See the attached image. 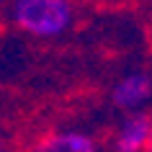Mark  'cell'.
<instances>
[{"mask_svg":"<svg viewBox=\"0 0 152 152\" xmlns=\"http://www.w3.org/2000/svg\"><path fill=\"white\" fill-rule=\"evenodd\" d=\"M150 98H152V77L147 72H132L126 77H121L111 90L113 106L126 113L139 111Z\"/></svg>","mask_w":152,"mask_h":152,"instance_id":"obj_2","label":"cell"},{"mask_svg":"<svg viewBox=\"0 0 152 152\" xmlns=\"http://www.w3.org/2000/svg\"><path fill=\"white\" fill-rule=\"evenodd\" d=\"M144 152H152V126H150V137H147V147H144Z\"/></svg>","mask_w":152,"mask_h":152,"instance_id":"obj_6","label":"cell"},{"mask_svg":"<svg viewBox=\"0 0 152 152\" xmlns=\"http://www.w3.org/2000/svg\"><path fill=\"white\" fill-rule=\"evenodd\" d=\"M152 119L144 113H129L119 126V134L113 139V152H144L147 137H150Z\"/></svg>","mask_w":152,"mask_h":152,"instance_id":"obj_3","label":"cell"},{"mask_svg":"<svg viewBox=\"0 0 152 152\" xmlns=\"http://www.w3.org/2000/svg\"><path fill=\"white\" fill-rule=\"evenodd\" d=\"M8 16L23 34L52 39L70 28L75 10L70 0H10Z\"/></svg>","mask_w":152,"mask_h":152,"instance_id":"obj_1","label":"cell"},{"mask_svg":"<svg viewBox=\"0 0 152 152\" xmlns=\"http://www.w3.org/2000/svg\"><path fill=\"white\" fill-rule=\"evenodd\" d=\"M0 152H10V147H8V139L0 134Z\"/></svg>","mask_w":152,"mask_h":152,"instance_id":"obj_5","label":"cell"},{"mask_svg":"<svg viewBox=\"0 0 152 152\" xmlns=\"http://www.w3.org/2000/svg\"><path fill=\"white\" fill-rule=\"evenodd\" d=\"M31 152H98V144L85 132H54L39 139Z\"/></svg>","mask_w":152,"mask_h":152,"instance_id":"obj_4","label":"cell"}]
</instances>
